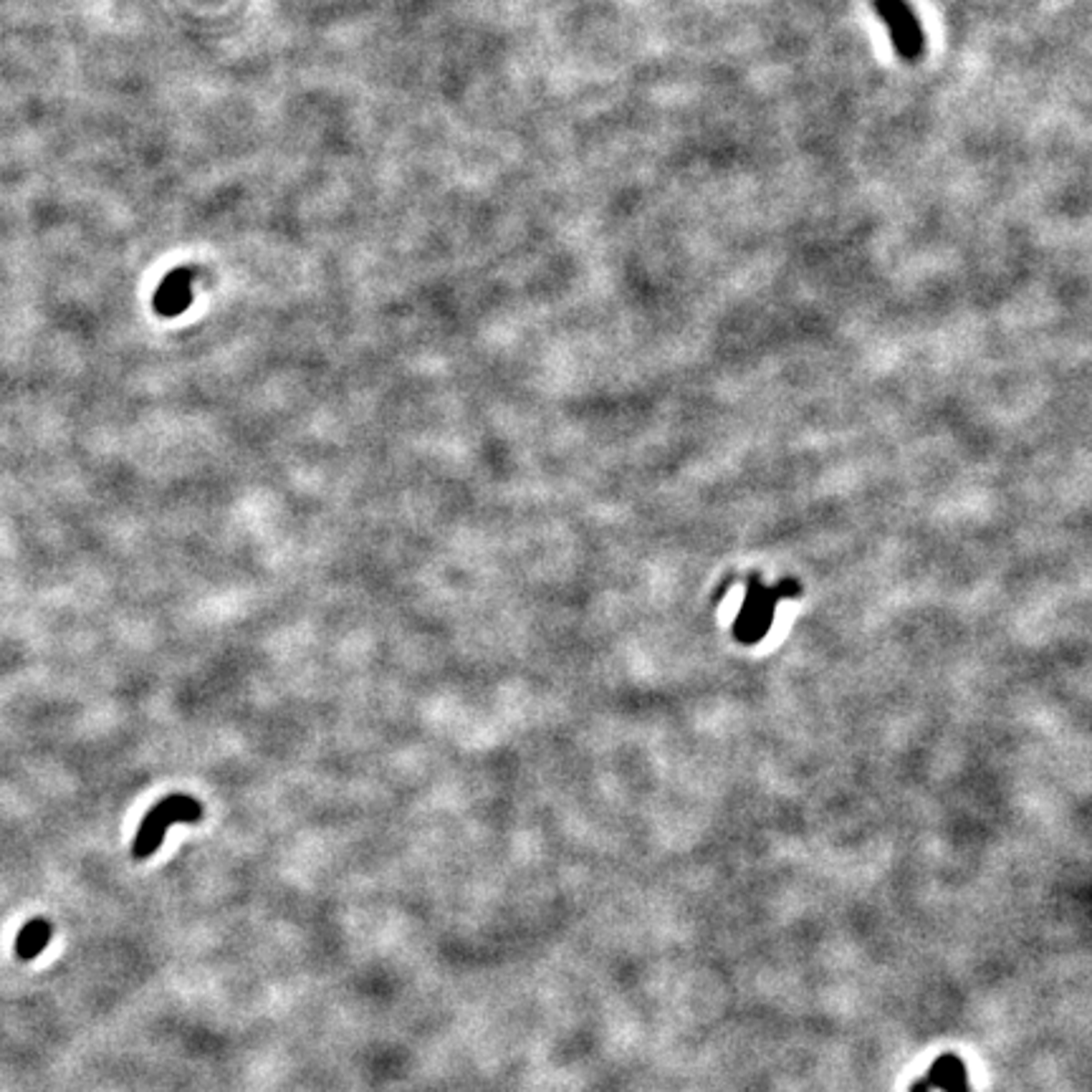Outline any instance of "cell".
<instances>
[{
    "label": "cell",
    "instance_id": "cell-1",
    "mask_svg": "<svg viewBox=\"0 0 1092 1092\" xmlns=\"http://www.w3.org/2000/svg\"><path fill=\"white\" fill-rule=\"evenodd\" d=\"M203 820V807L200 801H195L188 794H172L158 801L152 810L147 811V817L139 822V830L135 834L132 842V857L135 860H145V857L155 855L158 847L162 845L165 834H168L169 824L182 822L192 824Z\"/></svg>",
    "mask_w": 1092,
    "mask_h": 1092
},
{
    "label": "cell",
    "instance_id": "cell-2",
    "mask_svg": "<svg viewBox=\"0 0 1092 1092\" xmlns=\"http://www.w3.org/2000/svg\"><path fill=\"white\" fill-rule=\"evenodd\" d=\"M875 8H878L880 18L888 28L890 41L895 46L898 56L903 61H911V64L924 56V28H921V21L913 13L911 5L905 0H875Z\"/></svg>",
    "mask_w": 1092,
    "mask_h": 1092
},
{
    "label": "cell",
    "instance_id": "cell-3",
    "mask_svg": "<svg viewBox=\"0 0 1092 1092\" xmlns=\"http://www.w3.org/2000/svg\"><path fill=\"white\" fill-rule=\"evenodd\" d=\"M925 1082L941 1092H971L969 1072L956 1052H944L925 1072Z\"/></svg>",
    "mask_w": 1092,
    "mask_h": 1092
},
{
    "label": "cell",
    "instance_id": "cell-4",
    "mask_svg": "<svg viewBox=\"0 0 1092 1092\" xmlns=\"http://www.w3.org/2000/svg\"><path fill=\"white\" fill-rule=\"evenodd\" d=\"M51 935H54V925L48 924V921H44V918H34V921H28V924L18 931L15 944H13V951H15V956L21 958V961H34V958H38L44 954L48 941H51Z\"/></svg>",
    "mask_w": 1092,
    "mask_h": 1092
},
{
    "label": "cell",
    "instance_id": "cell-5",
    "mask_svg": "<svg viewBox=\"0 0 1092 1092\" xmlns=\"http://www.w3.org/2000/svg\"><path fill=\"white\" fill-rule=\"evenodd\" d=\"M190 304V281H188V270H178L172 273L168 281L162 283V289L155 296V309L159 314L175 316L185 311Z\"/></svg>",
    "mask_w": 1092,
    "mask_h": 1092
},
{
    "label": "cell",
    "instance_id": "cell-6",
    "mask_svg": "<svg viewBox=\"0 0 1092 1092\" xmlns=\"http://www.w3.org/2000/svg\"><path fill=\"white\" fill-rule=\"evenodd\" d=\"M931 1090H934V1087H931V1085H928V1082H925V1080H918V1082H913V1085H911V1090H908V1092H931Z\"/></svg>",
    "mask_w": 1092,
    "mask_h": 1092
}]
</instances>
